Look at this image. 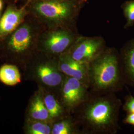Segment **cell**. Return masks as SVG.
<instances>
[{
    "instance_id": "1",
    "label": "cell",
    "mask_w": 134,
    "mask_h": 134,
    "mask_svg": "<svg viewBox=\"0 0 134 134\" xmlns=\"http://www.w3.org/2000/svg\"><path fill=\"white\" fill-rule=\"evenodd\" d=\"M121 105L115 93L91 91L86 100L72 115L82 134H115L119 129Z\"/></svg>"
},
{
    "instance_id": "2",
    "label": "cell",
    "mask_w": 134,
    "mask_h": 134,
    "mask_svg": "<svg viewBox=\"0 0 134 134\" xmlns=\"http://www.w3.org/2000/svg\"><path fill=\"white\" fill-rule=\"evenodd\" d=\"M45 28L29 14L13 32L0 41V59L21 69L37 51L39 36Z\"/></svg>"
},
{
    "instance_id": "3",
    "label": "cell",
    "mask_w": 134,
    "mask_h": 134,
    "mask_svg": "<svg viewBox=\"0 0 134 134\" xmlns=\"http://www.w3.org/2000/svg\"><path fill=\"white\" fill-rule=\"evenodd\" d=\"M87 0H29V14L45 29L65 28L77 31V20Z\"/></svg>"
},
{
    "instance_id": "4",
    "label": "cell",
    "mask_w": 134,
    "mask_h": 134,
    "mask_svg": "<svg viewBox=\"0 0 134 134\" xmlns=\"http://www.w3.org/2000/svg\"><path fill=\"white\" fill-rule=\"evenodd\" d=\"M90 91L113 93L118 91L124 80L120 54L114 48L106 47L97 57L88 63Z\"/></svg>"
},
{
    "instance_id": "5",
    "label": "cell",
    "mask_w": 134,
    "mask_h": 134,
    "mask_svg": "<svg viewBox=\"0 0 134 134\" xmlns=\"http://www.w3.org/2000/svg\"><path fill=\"white\" fill-rule=\"evenodd\" d=\"M25 80L35 82L38 88L59 97L66 76L59 69L58 58L37 51L21 69Z\"/></svg>"
},
{
    "instance_id": "6",
    "label": "cell",
    "mask_w": 134,
    "mask_h": 134,
    "mask_svg": "<svg viewBox=\"0 0 134 134\" xmlns=\"http://www.w3.org/2000/svg\"><path fill=\"white\" fill-rule=\"evenodd\" d=\"M80 36L78 31L71 29H45L39 36L37 51L58 58L69 50Z\"/></svg>"
},
{
    "instance_id": "7",
    "label": "cell",
    "mask_w": 134,
    "mask_h": 134,
    "mask_svg": "<svg viewBox=\"0 0 134 134\" xmlns=\"http://www.w3.org/2000/svg\"><path fill=\"white\" fill-rule=\"evenodd\" d=\"M89 87L81 81L66 76L63 82L59 98L68 114H72L90 95Z\"/></svg>"
},
{
    "instance_id": "8",
    "label": "cell",
    "mask_w": 134,
    "mask_h": 134,
    "mask_svg": "<svg viewBox=\"0 0 134 134\" xmlns=\"http://www.w3.org/2000/svg\"><path fill=\"white\" fill-rule=\"evenodd\" d=\"M106 47L105 39L101 36H85L80 35L67 52L77 61L89 63Z\"/></svg>"
},
{
    "instance_id": "9",
    "label": "cell",
    "mask_w": 134,
    "mask_h": 134,
    "mask_svg": "<svg viewBox=\"0 0 134 134\" xmlns=\"http://www.w3.org/2000/svg\"><path fill=\"white\" fill-rule=\"evenodd\" d=\"M29 1L20 8L14 4L8 5L0 19V41L13 32L29 15Z\"/></svg>"
},
{
    "instance_id": "10",
    "label": "cell",
    "mask_w": 134,
    "mask_h": 134,
    "mask_svg": "<svg viewBox=\"0 0 134 134\" xmlns=\"http://www.w3.org/2000/svg\"><path fill=\"white\" fill-rule=\"evenodd\" d=\"M59 69L63 74L81 81L90 88L88 77V63L74 59L67 52L58 58Z\"/></svg>"
},
{
    "instance_id": "11",
    "label": "cell",
    "mask_w": 134,
    "mask_h": 134,
    "mask_svg": "<svg viewBox=\"0 0 134 134\" xmlns=\"http://www.w3.org/2000/svg\"><path fill=\"white\" fill-rule=\"evenodd\" d=\"M25 118L52 122L39 88L30 97L25 112Z\"/></svg>"
},
{
    "instance_id": "12",
    "label": "cell",
    "mask_w": 134,
    "mask_h": 134,
    "mask_svg": "<svg viewBox=\"0 0 134 134\" xmlns=\"http://www.w3.org/2000/svg\"><path fill=\"white\" fill-rule=\"evenodd\" d=\"M120 57L124 78L127 82L134 86V40L125 45Z\"/></svg>"
},
{
    "instance_id": "13",
    "label": "cell",
    "mask_w": 134,
    "mask_h": 134,
    "mask_svg": "<svg viewBox=\"0 0 134 134\" xmlns=\"http://www.w3.org/2000/svg\"><path fill=\"white\" fill-rule=\"evenodd\" d=\"M51 134H82L81 129L72 114H68L52 123Z\"/></svg>"
},
{
    "instance_id": "14",
    "label": "cell",
    "mask_w": 134,
    "mask_h": 134,
    "mask_svg": "<svg viewBox=\"0 0 134 134\" xmlns=\"http://www.w3.org/2000/svg\"><path fill=\"white\" fill-rule=\"evenodd\" d=\"M38 88L41 91L43 100L52 122L68 114L57 96L50 91Z\"/></svg>"
},
{
    "instance_id": "15",
    "label": "cell",
    "mask_w": 134,
    "mask_h": 134,
    "mask_svg": "<svg viewBox=\"0 0 134 134\" xmlns=\"http://www.w3.org/2000/svg\"><path fill=\"white\" fill-rule=\"evenodd\" d=\"M21 81V74L18 66L5 63L0 67V81L5 85L14 86Z\"/></svg>"
},
{
    "instance_id": "16",
    "label": "cell",
    "mask_w": 134,
    "mask_h": 134,
    "mask_svg": "<svg viewBox=\"0 0 134 134\" xmlns=\"http://www.w3.org/2000/svg\"><path fill=\"white\" fill-rule=\"evenodd\" d=\"M52 122L25 118L24 131L26 134H51Z\"/></svg>"
},
{
    "instance_id": "17",
    "label": "cell",
    "mask_w": 134,
    "mask_h": 134,
    "mask_svg": "<svg viewBox=\"0 0 134 134\" xmlns=\"http://www.w3.org/2000/svg\"><path fill=\"white\" fill-rule=\"evenodd\" d=\"M122 9L127 20L125 27L128 28L134 23V0L125 2L122 5Z\"/></svg>"
},
{
    "instance_id": "18",
    "label": "cell",
    "mask_w": 134,
    "mask_h": 134,
    "mask_svg": "<svg viewBox=\"0 0 134 134\" xmlns=\"http://www.w3.org/2000/svg\"><path fill=\"white\" fill-rule=\"evenodd\" d=\"M123 109L129 113H134V97L130 96L127 98L123 106Z\"/></svg>"
},
{
    "instance_id": "19",
    "label": "cell",
    "mask_w": 134,
    "mask_h": 134,
    "mask_svg": "<svg viewBox=\"0 0 134 134\" xmlns=\"http://www.w3.org/2000/svg\"><path fill=\"white\" fill-rule=\"evenodd\" d=\"M125 124L132 125L134 126V113H129L124 120Z\"/></svg>"
},
{
    "instance_id": "20",
    "label": "cell",
    "mask_w": 134,
    "mask_h": 134,
    "mask_svg": "<svg viewBox=\"0 0 134 134\" xmlns=\"http://www.w3.org/2000/svg\"><path fill=\"white\" fill-rule=\"evenodd\" d=\"M4 3H8L9 4H14L16 3L18 0H3Z\"/></svg>"
},
{
    "instance_id": "21",
    "label": "cell",
    "mask_w": 134,
    "mask_h": 134,
    "mask_svg": "<svg viewBox=\"0 0 134 134\" xmlns=\"http://www.w3.org/2000/svg\"><path fill=\"white\" fill-rule=\"evenodd\" d=\"M4 3V2L3 0H0V12H1V10L3 9Z\"/></svg>"
},
{
    "instance_id": "22",
    "label": "cell",
    "mask_w": 134,
    "mask_h": 134,
    "mask_svg": "<svg viewBox=\"0 0 134 134\" xmlns=\"http://www.w3.org/2000/svg\"><path fill=\"white\" fill-rule=\"evenodd\" d=\"M40 1H59V0H40ZM88 1V0H87Z\"/></svg>"
},
{
    "instance_id": "23",
    "label": "cell",
    "mask_w": 134,
    "mask_h": 134,
    "mask_svg": "<svg viewBox=\"0 0 134 134\" xmlns=\"http://www.w3.org/2000/svg\"><path fill=\"white\" fill-rule=\"evenodd\" d=\"M1 12H0V19H1Z\"/></svg>"
}]
</instances>
